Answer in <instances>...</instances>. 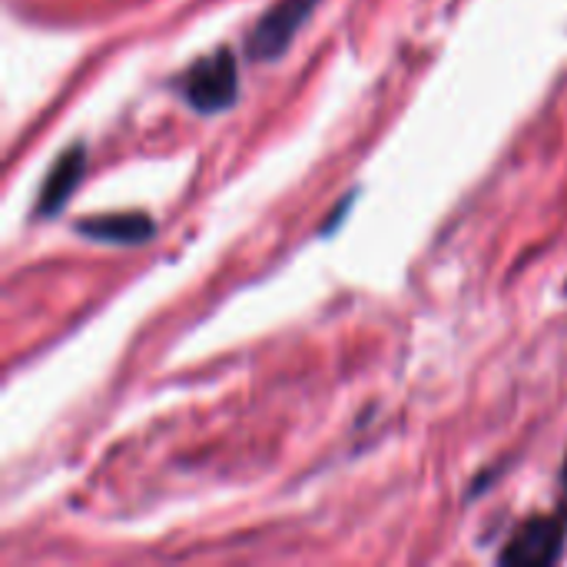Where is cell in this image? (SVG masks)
<instances>
[{
    "label": "cell",
    "instance_id": "6da1fadb",
    "mask_svg": "<svg viewBox=\"0 0 567 567\" xmlns=\"http://www.w3.org/2000/svg\"><path fill=\"white\" fill-rule=\"evenodd\" d=\"M183 100L203 116L226 113L239 100V63L233 50L219 47L199 56L183 76Z\"/></svg>",
    "mask_w": 567,
    "mask_h": 567
},
{
    "label": "cell",
    "instance_id": "7a4b0ae2",
    "mask_svg": "<svg viewBox=\"0 0 567 567\" xmlns=\"http://www.w3.org/2000/svg\"><path fill=\"white\" fill-rule=\"evenodd\" d=\"M322 0H279L272 3L259 20L256 27L249 30L246 37V56L249 60H259V63H269V60H279L289 43L296 40V33L309 23V17L316 13Z\"/></svg>",
    "mask_w": 567,
    "mask_h": 567
},
{
    "label": "cell",
    "instance_id": "3957f363",
    "mask_svg": "<svg viewBox=\"0 0 567 567\" xmlns=\"http://www.w3.org/2000/svg\"><path fill=\"white\" fill-rule=\"evenodd\" d=\"M565 555V522L542 515L528 518L502 548V565H555Z\"/></svg>",
    "mask_w": 567,
    "mask_h": 567
},
{
    "label": "cell",
    "instance_id": "277c9868",
    "mask_svg": "<svg viewBox=\"0 0 567 567\" xmlns=\"http://www.w3.org/2000/svg\"><path fill=\"white\" fill-rule=\"evenodd\" d=\"M83 173H86V146L83 143H73L70 150H63L56 156V163L50 166V173L43 179L40 196H37V216L40 219L56 216L70 203V196L80 186Z\"/></svg>",
    "mask_w": 567,
    "mask_h": 567
},
{
    "label": "cell",
    "instance_id": "5b68a950",
    "mask_svg": "<svg viewBox=\"0 0 567 567\" xmlns=\"http://www.w3.org/2000/svg\"><path fill=\"white\" fill-rule=\"evenodd\" d=\"M76 233L106 246H143L156 236V223L146 213H106L80 219Z\"/></svg>",
    "mask_w": 567,
    "mask_h": 567
},
{
    "label": "cell",
    "instance_id": "8992f818",
    "mask_svg": "<svg viewBox=\"0 0 567 567\" xmlns=\"http://www.w3.org/2000/svg\"><path fill=\"white\" fill-rule=\"evenodd\" d=\"M352 203H355V193H349V196H346V199H342V203L336 206V213H332V216L326 219V226H322V236H329V233H332V229L339 226V219H342V216H346V213L352 209Z\"/></svg>",
    "mask_w": 567,
    "mask_h": 567
},
{
    "label": "cell",
    "instance_id": "52a82bcc",
    "mask_svg": "<svg viewBox=\"0 0 567 567\" xmlns=\"http://www.w3.org/2000/svg\"><path fill=\"white\" fill-rule=\"evenodd\" d=\"M561 482H565V492H567V458H565V472H561Z\"/></svg>",
    "mask_w": 567,
    "mask_h": 567
}]
</instances>
